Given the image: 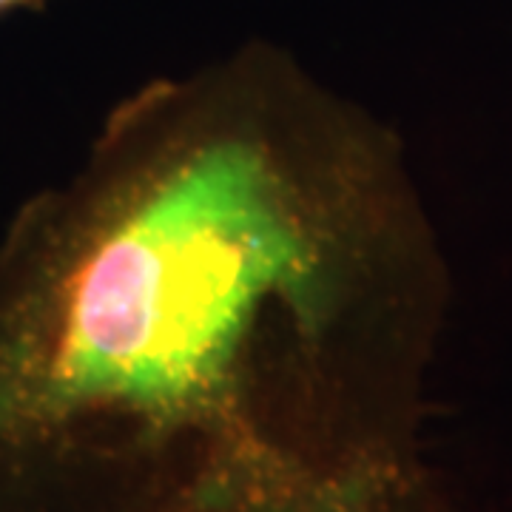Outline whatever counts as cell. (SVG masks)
<instances>
[{"label": "cell", "instance_id": "obj_1", "mask_svg": "<svg viewBox=\"0 0 512 512\" xmlns=\"http://www.w3.org/2000/svg\"><path fill=\"white\" fill-rule=\"evenodd\" d=\"M444 299L365 106L265 40L154 77L0 239V512H433Z\"/></svg>", "mask_w": 512, "mask_h": 512}, {"label": "cell", "instance_id": "obj_2", "mask_svg": "<svg viewBox=\"0 0 512 512\" xmlns=\"http://www.w3.org/2000/svg\"><path fill=\"white\" fill-rule=\"evenodd\" d=\"M46 0H0V15L18 12V9H40Z\"/></svg>", "mask_w": 512, "mask_h": 512}]
</instances>
